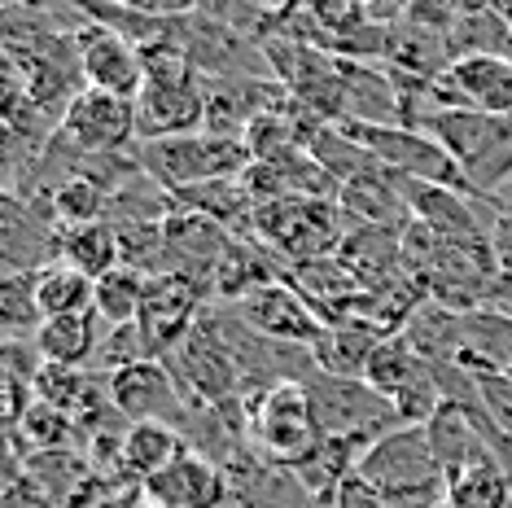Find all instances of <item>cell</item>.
<instances>
[{"mask_svg":"<svg viewBox=\"0 0 512 508\" xmlns=\"http://www.w3.org/2000/svg\"><path fill=\"white\" fill-rule=\"evenodd\" d=\"M421 127L456 158L464 180L482 198H499L504 193V184L512 180V114L447 106V110L425 114Z\"/></svg>","mask_w":512,"mask_h":508,"instance_id":"1","label":"cell"},{"mask_svg":"<svg viewBox=\"0 0 512 508\" xmlns=\"http://www.w3.org/2000/svg\"><path fill=\"white\" fill-rule=\"evenodd\" d=\"M250 149L241 136H215V132H193V136H171V141H141L136 145V167L149 176L158 189L171 198L197 184L215 180H241L250 171Z\"/></svg>","mask_w":512,"mask_h":508,"instance_id":"2","label":"cell"},{"mask_svg":"<svg viewBox=\"0 0 512 508\" xmlns=\"http://www.w3.org/2000/svg\"><path fill=\"white\" fill-rule=\"evenodd\" d=\"M351 219L342 215L337 202H311V198H281L254 206V237L272 254H281L285 272L294 263L329 259L342 250Z\"/></svg>","mask_w":512,"mask_h":508,"instance_id":"3","label":"cell"},{"mask_svg":"<svg viewBox=\"0 0 512 508\" xmlns=\"http://www.w3.org/2000/svg\"><path fill=\"white\" fill-rule=\"evenodd\" d=\"M250 443L259 460L276 469H298L324 443V430L311 408L307 381H281L250 403Z\"/></svg>","mask_w":512,"mask_h":508,"instance_id":"4","label":"cell"},{"mask_svg":"<svg viewBox=\"0 0 512 508\" xmlns=\"http://www.w3.org/2000/svg\"><path fill=\"white\" fill-rule=\"evenodd\" d=\"M307 395H311V408H316V421L324 438H342V443H355V447H368L381 443L386 434L403 430L399 412L386 395L368 386V381H351V377H333V373H311L307 381Z\"/></svg>","mask_w":512,"mask_h":508,"instance_id":"5","label":"cell"},{"mask_svg":"<svg viewBox=\"0 0 512 508\" xmlns=\"http://www.w3.org/2000/svg\"><path fill=\"white\" fill-rule=\"evenodd\" d=\"M162 364H167V373L176 377V386L184 390V399H189L193 408H224V403L246 399L237 355H232V346L224 342V333H219L211 307H206V316L197 320V329L176 351L162 355Z\"/></svg>","mask_w":512,"mask_h":508,"instance_id":"6","label":"cell"},{"mask_svg":"<svg viewBox=\"0 0 512 508\" xmlns=\"http://www.w3.org/2000/svg\"><path fill=\"white\" fill-rule=\"evenodd\" d=\"M359 145L368 149L386 171L407 180H425V184H442V189H460V193H477L456 158L442 149L425 127H403V123H342Z\"/></svg>","mask_w":512,"mask_h":508,"instance_id":"7","label":"cell"},{"mask_svg":"<svg viewBox=\"0 0 512 508\" xmlns=\"http://www.w3.org/2000/svg\"><path fill=\"white\" fill-rule=\"evenodd\" d=\"M106 390H110L114 412L127 425H171V430L189 434V425L197 417V408L184 399V390L176 386V377L167 373L162 360H145V364L123 368V373H110Z\"/></svg>","mask_w":512,"mask_h":508,"instance_id":"8","label":"cell"},{"mask_svg":"<svg viewBox=\"0 0 512 508\" xmlns=\"http://www.w3.org/2000/svg\"><path fill=\"white\" fill-rule=\"evenodd\" d=\"M57 136L66 145H75L79 154H132L141 145L136 132V101L110 97V92L84 88L79 97L66 106Z\"/></svg>","mask_w":512,"mask_h":508,"instance_id":"9","label":"cell"},{"mask_svg":"<svg viewBox=\"0 0 512 508\" xmlns=\"http://www.w3.org/2000/svg\"><path fill=\"white\" fill-rule=\"evenodd\" d=\"M228 246H232V233L176 206L167 215V224H162V272L184 276V281L202 285L215 298V276H219V263H224Z\"/></svg>","mask_w":512,"mask_h":508,"instance_id":"10","label":"cell"},{"mask_svg":"<svg viewBox=\"0 0 512 508\" xmlns=\"http://www.w3.org/2000/svg\"><path fill=\"white\" fill-rule=\"evenodd\" d=\"M232 311H237L254 333H263V338H272V342H285V346H302V351H311V355H316V346L324 342V333H329V325L316 316V307L289 281L263 285V290L241 298Z\"/></svg>","mask_w":512,"mask_h":508,"instance_id":"11","label":"cell"},{"mask_svg":"<svg viewBox=\"0 0 512 508\" xmlns=\"http://www.w3.org/2000/svg\"><path fill=\"white\" fill-rule=\"evenodd\" d=\"M211 303L215 298L206 294L202 285L184 281V276H171V272L149 276L145 307H141V320H136V325L145 329L149 346H154V360L176 351V346L197 329V320L206 316Z\"/></svg>","mask_w":512,"mask_h":508,"instance_id":"12","label":"cell"},{"mask_svg":"<svg viewBox=\"0 0 512 508\" xmlns=\"http://www.w3.org/2000/svg\"><path fill=\"white\" fill-rule=\"evenodd\" d=\"M359 473H364L381 495L425 487V482H447L434 447H429L425 425H403V430L381 438V443H372L364 452V460H359Z\"/></svg>","mask_w":512,"mask_h":508,"instance_id":"13","label":"cell"},{"mask_svg":"<svg viewBox=\"0 0 512 508\" xmlns=\"http://www.w3.org/2000/svg\"><path fill=\"white\" fill-rule=\"evenodd\" d=\"M79 66H84V84L110 97L136 101L145 92V53L141 44L123 40L119 31H106L97 22L79 27Z\"/></svg>","mask_w":512,"mask_h":508,"instance_id":"14","label":"cell"},{"mask_svg":"<svg viewBox=\"0 0 512 508\" xmlns=\"http://www.w3.org/2000/svg\"><path fill=\"white\" fill-rule=\"evenodd\" d=\"M141 491L154 508H228L232 504L228 469L215 465L211 456L193 452V447L171 460L158 478H149Z\"/></svg>","mask_w":512,"mask_h":508,"instance_id":"15","label":"cell"},{"mask_svg":"<svg viewBox=\"0 0 512 508\" xmlns=\"http://www.w3.org/2000/svg\"><path fill=\"white\" fill-rule=\"evenodd\" d=\"M442 106L512 114V57H464L438 79Z\"/></svg>","mask_w":512,"mask_h":508,"instance_id":"16","label":"cell"},{"mask_svg":"<svg viewBox=\"0 0 512 508\" xmlns=\"http://www.w3.org/2000/svg\"><path fill=\"white\" fill-rule=\"evenodd\" d=\"M337 206H342V215L351 219V224H359V228H390V233H407V224L416 219L390 171H377V176L342 184Z\"/></svg>","mask_w":512,"mask_h":508,"instance_id":"17","label":"cell"},{"mask_svg":"<svg viewBox=\"0 0 512 508\" xmlns=\"http://www.w3.org/2000/svg\"><path fill=\"white\" fill-rule=\"evenodd\" d=\"M101 325L92 311L84 316H57V320H44L40 333H36V351L44 364H62V368H92L97 364V351H101Z\"/></svg>","mask_w":512,"mask_h":508,"instance_id":"18","label":"cell"},{"mask_svg":"<svg viewBox=\"0 0 512 508\" xmlns=\"http://www.w3.org/2000/svg\"><path fill=\"white\" fill-rule=\"evenodd\" d=\"M180 211H193L202 219L219 224L232 237H254V198L246 193L241 180H215V184H197L171 198Z\"/></svg>","mask_w":512,"mask_h":508,"instance_id":"19","label":"cell"},{"mask_svg":"<svg viewBox=\"0 0 512 508\" xmlns=\"http://www.w3.org/2000/svg\"><path fill=\"white\" fill-rule=\"evenodd\" d=\"M184 452H189V443H184V434L171 430V425H132L127 443H123L119 482L123 487H145L149 478H158V473Z\"/></svg>","mask_w":512,"mask_h":508,"instance_id":"20","label":"cell"},{"mask_svg":"<svg viewBox=\"0 0 512 508\" xmlns=\"http://www.w3.org/2000/svg\"><path fill=\"white\" fill-rule=\"evenodd\" d=\"M390 333L368 325V320H342V325H329L324 342L316 346V364L320 373H333V377H351V381H364L368 373V360Z\"/></svg>","mask_w":512,"mask_h":508,"instance_id":"21","label":"cell"},{"mask_svg":"<svg viewBox=\"0 0 512 508\" xmlns=\"http://www.w3.org/2000/svg\"><path fill=\"white\" fill-rule=\"evenodd\" d=\"M451 66L464 57H512V27L499 5H460V18L447 36Z\"/></svg>","mask_w":512,"mask_h":508,"instance_id":"22","label":"cell"},{"mask_svg":"<svg viewBox=\"0 0 512 508\" xmlns=\"http://www.w3.org/2000/svg\"><path fill=\"white\" fill-rule=\"evenodd\" d=\"M460 325H464L460 311L425 298V303L412 311V320L403 325V338L412 342V351L421 355L429 368H447L460 360Z\"/></svg>","mask_w":512,"mask_h":508,"instance_id":"23","label":"cell"},{"mask_svg":"<svg viewBox=\"0 0 512 508\" xmlns=\"http://www.w3.org/2000/svg\"><path fill=\"white\" fill-rule=\"evenodd\" d=\"M62 263L75 272H84L88 281H101L114 268H123L119 254V233L114 224H79V228H62Z\"/></svg>","mask_w":512,"mask_h":508,"instance_id":"24","label":"cell"},{"mask_svg":"<svg viewBox=\"0 0 512 508\" xmlns=\"http://www.w3.org/2000/svg\"><path fill=\"white\" fill-rule=\"evenodd\" d=\"M307 149H311V158H316V163L329 171L337 184H351V180H364V176H377V171H386L364 145L355 141L351 132H346L342 123H324L320 132L311 136Z\"/></svg>","mask_w":512,"mask_h":508,"instance_id":"25","label":"cell"},{"mask_svg":"<svg viewBox=\"0 0 512 508\" xmlns=\"http://www.w3.org/2000/svg\"><path fill=\"white\" fill-rule=\"evenodd\" d=\"M425 368H429V364L412 351V342H407L403 333H390V338L381 342L377 351H372L364 381H368L372 390H377V395H386V399L394 403L407 386H412L416 377H425Z\"/></svg>","mask_w":512,"mask_h":508,"instance_id":"26","label":"cell"},{"mask_svg":"<svg viewBox=\"0 0 512 508\" xmlns=\"http://www.w3.org/2000/svg\"><path fill=\"white\" fill-rule=\"evenodd\" d=\"M36 298H40L44 320L84 316V311L97 307V281H88L84 272L66 268V263H53L49 272L36 276Z\"/></svg>","mask_w":512,"mask_h":508,"instance_id":"27","label":"cell"},{"mask_svg":"<svg viewBox=\"0 0 512 508\" xmlns=\"http://www.w3.org/2000/svg\"><path fill=\"white\" fill-rule=\"evenodd\" d=\"M145 290H149L145 272L114 268L110 276L97 281V307H92V316H97L106 329L136 325V320H141V307H145Z\"/></svg>","mask_w":512,"mask_h":508,"instance_id":"28","label":"cell"},{"mask_svg":"<svg viewBox=\"0 0 512 508\" xmlns=\"http://www.w3.org/2000/svg\"><path fill=\"white\" fill-rule=\"evenodd\" d=\"M44 311L36 298V276H5L0 281V329L5 342H36Z\"/></svg>","mask_w":512,"mask_h":508,"instance_id":"29","label":"cell"},{"mask_svg":"<svg viewBox=\"0 0 512 508\" xmlns=\"http://www.w3.org/2000/svg\"><path fill=\"white\" fill-rule=\"evenodd\" d=\"M508 500H512V478L495 465L447 478V504L451 508H508Z\"/></svg>","mask_w":512,"mask_h":508,"instance_id":"30","label":"cell"},{"mask_svg":"<svg viewBox=\"0 0 512 508\" xmlns=\"http://www.w3.org/2000/svg\"><path fill=\"white\" fill-rule=\"evenodd\" d=\"M333 508H386V495H381L372 482L364 478V473H351V478L337 487V495H333Z\"/></svg>","mask_w":512,"mask_h":508,"instance_id":"31","label":"cell"},{"mask_svg":"<svg viewBox=\"0 0 512 508\" xmlns=\"http://www.w3.org/2000/svg\"><path fill=\"white\" fill-rule=\"evenodd\" d=\"M495 259H499V268L512 272V193H504L499 198V219H495Z\"/></svg>","mask_w":512,"mask_h":508,"instance_id":"32","label":"cell"},{"mask_svg":"<svg viewBox=\"0 0 512 508\" xmlns=\"http://www.w3.org/2000/svg\"><path fill=\"white\" fill-rule=\"evenodd\" d=\"M141 504H145V491L141 487H119V491L101 495V500L88 504V508H141Z\"/></svg>","mask_w":512,"mask_h":508,"instance_id":"33","label":"cell"},{"mask_svg":"<svg viewBox=\"0 0 512 508\" xmlns=\"http://www.w3.org/2000/svg\"><path fill=\"white\" fill-rule=\"evenodd\" d=\"M486 307H495V311H504V316H512V272H504L495 281V290H491V303Z\"/></svg>","mask_w":512,"mask_h":508,"instance_id":"34","label":"cell"},{"mask_svg":"<svg viewBox=\"0 0 512 508\" xmlns=\"http://www.w3.org/2000/svg\"><path fill=\"white\" fill-rule=\"evenodd\" d=\"M438 508H451V504H447V500H442V504H438Z\"/></svg>","mask_w":512,"mask_h":508,"instance_id":"35","label":"cell"},{"mask_svg":"<svg viewBox=\"0 0 512 508\" xmlns=\"http://www.w3.org/2000/svg\"><path fill=\"white\" fill-rule=\"evenodd\" d=\"M508 508H512V500H508Z\"/></svg>","mask_w":512,"mask_h":508,"instance_id":"36","label":"cell"}]
</instances>
